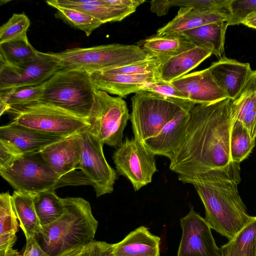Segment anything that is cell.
Listing matches in <instances>:
<instances>
[{"mask_svg":"<svg viewBox=\"0 0 256 256\" xmlns=\"http://www.w3.org/2000/svg\"><path fill=\"white\" fill-rule=\"evenodd\" d=\"M86 246H80L67 250L56 256H82Z\"/></svg>","mask_w":256,"mask_h":256,"instance_id":"cell-45","label":"cell"},{"mask_svg":"<svg viewBox=\"0 0 256 256\" xmlns=\"http://www.w3.org/2000/svg\"><path fill=\"white\" fill-rule=\"evenodd\" d=\"M170 83L196 104H211L228 98L208 68L186 74Z\"/></svg>","mask_w":256,"mask_h":256,"instance_id":"cell-14","label":"cell"},{"mask_svg":"<svg viewBox=\"0 0 256 256\" xmlns=\"http://www.w3.org/2000/svg\"><path fill=\"white\" fill-rule=\"evenodd\" d=\"M80 134L82 156L78 169L91 180L96 197L112 193L117 174L105 158L103 152L104 144L88 128Z\"/></svg>","mask_w":256,"mask_h":256,"instance_id":"cell-11","label":"cell"},{"mask_svg":"<svg viewBox=\"0 0 256 256\" xmlns=\"http://www.w3.org/2000/svg\"><path fill=\"white\" fill-rule=\"evenodd\" d=\"M44 84V93L39 102L87 120L96 90L90 72L79 70L61 69Z\"/></svg>","mask_w":256,"mask_h":256,"instance_id":"cell-6","label":"cell"},{"mask_svg":"<svg viewBox=\"0 0 256 256\" xmlns=\"http://www.w3.org/2000/svg\"><path fill=\"white\" fill-rule=\"evenodd\" d=\"M49 6L56 10V16L89 36L103 24L99 20L78 10L54 4Z\"/></svg>","mask_w":256,"mask_h":256,"instance_id":"cell-34","label":"cell"},{"mask_svg":"<svg viewBox=\"0 0 256 256\" xmlns=\"http://www.w3.org/2000/svg\"><path fill=\"white\" fill-rule=\"evenodd\" d=\"M82 256H84V254H82Z\"/></svg>","mask_w":256,"mask_h":256,"instance_id":"cell-49","label":"cell"},{"mask_svg":"<svg viewBox=\"0 0 256 256\" xmlns=\"http://www.w3.org/2000/svg\"><path fill=\"white\" fill-rule=\"evenodd\" d=\"M205 209L210 228L228 240L254 218L249 215L234 182L193 184Z\"/></svg>","mask_w":256,"mask_h":256,"instance_id":"cell-4","label":"cell"},{"mask_svg":"<svg viewBox=\"0 0 256 256\" xmlns=\"http://www.w3.org/2000/svg\"><path fill=\"white\" fill-rule=\"evenodd\" d=\"M40 53L30 43L26 34L0 43V62L20 64L34 60Z\"/></svg>","mask_w":256,"mask_h":256,"instance_id":"cell-29","label":"cell"},{"mask_svg":"<svg viewBox=\"0 0 256 256\" xmlns=\"http://www.w3.org/2000/svg\"><path fill=\"white\" fill-rule=\"evenodd\" d=\"M208 68L218 84L232 100L240 96L254 72L249 63L225 56L212 62Z\"/></svg>","mask_w":256,"mask_h":256,"instance_id":"cell-16","label":"cell"},{"mask_svg":"<svg viewBox=\"0 0 256 256\" xmlns=\"http://www.w3.org/2000/svg\"><path fill=\"white\" fill-rule=\"evenodd\" d=\"M34 202L42 226L54 222L64 211L62 198H59L53 190L34 194Z\"/></svg>","mask_w":256,"mask_h":256,"instance_id":"cell-32","label":"cell"},{"mask_svg":"<svg viewBox=\"0 0 256 256\" xmlns=\"http://www.w3.org/2000/svg\"><path fill=\"white\" fill-rule=\"evenodd\" d=\"M143 90L154 92L170 99L186 108L191 109L196 104L188 100L180 90L170 82L162 80L150 84Z\"/></svg>","mask_w":256,"mask_h":256,"instance_id":"cell-38","label":"cell"},{"mask_svg":"<svg viewBox=\"0 0 256 256\" xmlns=\"http://www.w3.org/2000/svg\"><path fill=\"white\" fill-rule=\"evenodd\" d=\"M18 218L9 192L0 194V235L15 234L18 230Z\"/></svg>","mask_w":256,"mask_h":256,"instance_id":"cell-36","label":"cell"},{"mask_svg":"<svg viewBox=\"0 0 256 256\" xmlns=\"http://www.w3.org/2000/svg\"><path fill=\"white\" fill-rule=\"evenodd\" d=\"M166 58H168L153 56L141 62L100 72L108 74L138 75L159 74L160 66Z\"/></svg>","mask_w":256,"mask_h":256,"instance_id":"cell-35","label":"cell"},{"mask_svg":"<svg viewBox=\"0 0 256 256\" xmlns=\"http://www.w3.org/2000/svg\"><path fill=\"white\" fill-rule=\"evenodd\" d=\"M180 222L182 234L176 256H222L212 228L192 206Z\"/></svg>","mask_w":256,"mask_h":256,"instance_id":"cell-13","label":"cell"},{"mask_svg":"<svg viewBox=\"0 0 256 256\" xmlns=\"http://www.w3.org/2000/svg\"><path fill=\"white\" fill-rule=\"evenodd\" d=\"M232 0H173V6L192 7L198 11L228 16Z\"/></svg>","mask_w":256,"mask_h":256,"instance_id":"cell-39","label":"cell"},{"mask_svg":"<svg viewBox=\"0 0 256 256\" xmlns=\"http://www.w3.org/2000/svg\"><path fill=\"white\" fill-rule=\"evenodd\" d=\"M61 69L48 52H40L36 58L24 64L0 62V90L43 84Z\"/></svg>","mask_w":256,"mask_h":256,"instance_id":"cell-12","label":"cell"},{"mask_svg":"<svg viewBox=\"0 0 256 256\" xmlns=\"http://www.w3.org/2000/svg\"><path fill=\"white\" fill-rule=\"evenodd\" d=\"M62 215L50 224L42 226V248L50 256L94 241L98 222L90 202L80 197L62 198Z\"/></svg>","mask_w":256,"mask_h":256,"instance_id":"cell-2","label":"cell"},{"mask_svg":"<svg viewBox=\"0 0 256 256\" xmlns=\"http://www.w3.org/2000/svg\"><path fill=\"white\" fill-rule=\"evenodd\" d=\"M234 120L241 122L252 138H256V70L240 96L231 101Z\"/></svg>","mask_w":256,"mask_h":256,"instance_id":"cell-24","label":"cell"},{"mask_svg":"<svg viewBox=\"0 0 256 256\" xmlns=\"http://www.w3.org/2000/svg\"><path fill=\"white\" fill-rule=\"evenodd\" d=\"M96 90L120 98L143 90L150 84L160 80L159 74H108L100 72L90 73Z\"/></svg>","mask_w":256,"mask_h":256,"instance_id":"cell-20","label":"cell"},{"mask_svg":"<svg viewBox=\"0 0 256 256\" xmlns=\"http://www.w3.org/2000/svg\"><path fill=\"white\" fill-rule=\"evenodd\" d=\"M30 24V20L24 13L14 14L0 27V43L26 34Z\"/></svg>","mask_w":256,"mask_h":256,"instance_id":"cell-37","label":"cell"},{"mask_svg":"<svg viewBox=\"0 0 256 256\" xmlns=\"http://www.w3.org/2000/svg\"><path fill=\"white\" fill-rule=\"evenodd\" d=\"M178 179L184 183L207 184L214 183L240 182V164L233 162L221 168L212 169L192 175L178 176Z\"/></svg>","mask_w":256,"mask_h":256,"instance_id":"cell-31","label":"cell"},{"mask_svg":"<svg viewBox=\"0 0 256 256\" xmlns=\"http://www.w3.org/2000/svg\"><path fill=\"white\" fill-rule=\"evenodd\" d=\"M256 144L248 130L238 120H234L230 136L232 161L240 164L251 153Z\"/></svg>","mask_w":256,"mask_h":256,"instance_id":"cell-33","label":"cell"},{"mask_svg":"<svg viewBox=\"0 0 256 256\" xmlns=\"http://www.w3.org/2000/svg\"><path fill=\"white\" fill-rule=\"evenodd\" d=\"M227 16L216 12L198 11L192 7H180L175 17L160 28L156 35L180 34L206 24L226 22Z\"/></svg>","mask_w":256,"mask_h":256,"instance_id":"cell-22","label":"cell"},{"mask_svg":"<svg viewBox=\"0 0 256 256\" xmlns=\"http://www.w3.org/2000/svg\"><path fill=\"white\" fill-rule=\"evenodd\" d=\"M231 101L196 104L190 116L170 169L178 176L192 175L233 163L230 136L234 119Z\"/></svg>","mask_w":256,"mask_h":256,"instance_id":"cell-1","label":"cell"},{"mask_svg":"<svg viewBox=\"0 0 256 256\" xmlns=\"http://www.w3.org/2000/svg\"><path fill=\"white\" fill-rule=\"evenodd\" d=\"M242 24L248 27L256 29V12L248 16Z\"/></svg>","mask_w":256,"mask_h":256,"instance_id":"cell-46","label":"cell"},{"mask_svg":"<svg viewBox=\"0 0 256 256\" xmlns=\"http://www.w3.org/2000/svg\"><path fill=\"white\" fill-rule=\"evenodd\" d=\"M16 240L15 234H6L0 235V251L12 247Z\"/></svg>","mask_w":256,"mask_h":256,"instance_id":"cell-44","label":"cell"},{"mask_svg":"<svg viewBox=\"0 0 256 256\" xmlns=\"http://www.w3.org/2000/svg\"><path fill=\"white\" fill-rule=\"evenodd\" d=\"M131 100L130 120L132 132L134 138L142 144L156 135L182 110H190L158 94L144 90L135 93Z\"/></svg>","mask_w":256,"mask_h":256,"instance_id":"cell-8","label":"cell"},{"mask_svg":"<svg viewBox=\"0 0 256 256\" xmlns=\"http://www.w3.org/2000/svg\"><path fill=\"white\" fill-rule=\"evenodd\" d=\"M220 250L222 256H256V216Z\"/></svg>","mask_w":256,"mask_h":256,"instance_id":"cell-28","label":"cell"},{"mask_svg":"<svg viewBox=\"0 0 256 256\" xmlns=\"http://www.w3.org/2000/svg\"><path fill=\"white\" fill-rule=\"evenodd\" d=\"M160 238L140 226L112 244V256H160Z\"/></svg>","mask_w":256,"mask_h":256,"instance_id":"cell-21","label":"cell"},{"mask_svg":"<svg viewBox=\"0 0 256 256\" xmlns=\"http://www.w3.org/2000/svg\"><path fill=\"white\" fill-rule=\"evenodd\" d=\"M24 154L10 142L0 140V170L8 167Z\"/></svg>","mask_w":256,"mask_h":256,"instance_id":"cell-41","label":"cell"},{"mask_svg":"<svg viewBox=\"0 0 256 256\" xmlns=\"http://www.w3.org/2000/svg\"><path fill=\"white\" fill-rule=\"evenodd\" d=\"M190 110H182L156 135L145 140L143 146L155 156H163L172 160L184 134Z\"/></svg>","mask_w":256,"mask_h":256,"instance_id":"cell-18","label":"cell"},{"mask_svg":"<svg viewBox=\"0 0 256 256\" xmlns=\"http://www.w3.org/2000/svg\"><path fill=\"white\" fill-rule=\"evenodd\" d=\"M26 249L22 256H50L40 246L36 236L26 238Z\"/></svg>","mask_w":256,"mask_h":256,"instance_id":"cell-42","label":"cell"},{"mask_svg":"<svg viewBox=\"0 0 256 256\" xmlns=\"http://www.w3.org/2000/svg\"><path fill=\"white\" fill-rule=\"evenodd\" d=\"M44 83L0 90V115L2 116L10 108H20L38 102L44 93Z\"/></svg>","mask_w":256,"mask_h":256,"instance_id":"cell-30","label":"cell"},{"mask_svg":"<svg viewBox=\"0 0 256 256\" xmlns=\"http://www.w3.org/2000/svg\"><path fill=\"white\" fill-rule=\"evenodd\" d=\"M112 160L117 172L130 182L135 191L150 183L158 171L155 155L134 138H126L114 152Z\"/></svg>","mask_w":256,"mask_h":256,"instance_id":"cell-10","label":"cell"},{"mask_svg":"<svg viewBox=\"0 0 256 256\" xmlns=\"http://www.w3.org/2000/svg\"><path fill=\"white\" fill-rule=\"evenodd\" d=\"M129 120L126 103L122 98L96 90L87 120L90 124L88 130L104 144L118 147L123 142L124 131Z\"/></svg>","mask_w":256,"mask_h":256,"instance_id":"cell-9","label":"cell"},{"mask_svg":"<svg viewBox=\"0 0 256 256\" xmlns=\"http://www.w3.org/2000/svg\"><path fill=\"white\" fill-rule=\"evenodd\" d=\"M80 133L70 136L40 152L44 159L57 174L64 175L78 170L82 156Z\"/></svg>","mask_w":256,"mask_h":256,"instance_id":"cell-17","label":"cell"},{"mask_svg":"<svg viewBox=\"0 0 256 256\" xmlns=\"http://www.w3.org/2000/svg\"><path fill=\"white\" fill-rule=\"evenodd\" d=\"M195 46L184 34L154 35L142 41V48L153 56L170 58Z\"/></svg>","mask_w":256,"mask_h":256,"instance_id":"cell-26","label":"cell"},{"mask_svg":"<svg viewBox=\"0 0 256 256\" xmlns=\"http://www.w3.org/2000/svg\"><path fill=\"white\" fill-rule=\"evenodd\" d=\"M6 113L12 116L11 122L16 124L54 134L70 136L90 127L87 120L39 102L10 108Z\"/></svg>","mask_w":256,"mask_h":256,"instance_id":"cell-7","label":"cell"},{"mask_svg":"<svg viewBox=\"0 0 256 256\" xmlns=\"http://www.w3.org/2000/svg\"><path fill=\"white\" fill-rule=\"evenodd\" d=\"M12 200L20 226L26 238L40 234L42 225L34 208V194L14 190Z\"/></svg>","mask_w":256,"mask_h":256,"instance_id":"cell-27","label":"cell"},{"mask_svg":"<svg viewBox=\"0 0 256 256\" xmlns=\"http://www.w3.org/2000/svg\"><path fill=\"white\" fill-rule=\"evenodd\" d=\"M226 22L210 23L183 32L195 46L210 50L220 57L224 52ZM221 58V57H220Z\"/></svg>","mask_w":256,"mask_h":256,"instance_id":"cell-25","label":"cell"},{"mask_svg":"<svg viewBox=\"0 0 256 256\" xmlns=\"http://www.w3.org/2000/svg\"><path fill=\"white\" fill-rule=\"evenodd\" d=\"M68 136L38 131L12 122L0 127V140L10 142L24 154L40 152Z\"/></svg>","mask_w":256,"mask_h":256,"instance_id":"cell-19","label":"cell"},{"mask_svg":"<svg viewBox=\"0 0 256 256\" xmlns=\"http://www.w3.org/2000/svg\"><path fill=\"white\" fill-rule=\"evenodd\" d=\"M84 256H108L106 255V254L101 252H100L96 250H86L84 254Z\"/></svg>","mask_w":256,"mask_h":256,"instance_id":"cell-48","label":"cell"},{"mask_svg":"<svg viewBox=\"0 0 256 256\" xmlns=\"http://www.w3.org/2000/svg\"><path fill=\"white\" fill-rule=\"evenodd\" d=\"M46 3L78 10L103 24L121 21L136 9L128 0H50Z\"/></svg>","mask_w":256,"mask_h":256,"instance_id":"cell-15","label":"cell"},{"mask_svg":"<svg viewBox=\"0 0 256 256\" xmlns=\"http://www.w3.org/2000/svg\"><path fill=\"white\" fill-rule=\"evenodd\" d=\"M0 256H22L17 250L11 247L7 250L0 251Z\"/></svg>","mask_w":256,"mask_h":256,"instance_id":"cell-47","label":"cell"},{"mask_svg":"<svg viewBox=\"0 0 256 256\" xmlns=\"http://www.w3.org/2000/svg\"><path fill=\"white\" fill-rule=\"evenodd\" d=\"M256 12V0H232L226 23L228 26L238 25Z\"/></svg>","mask_w":256,"mask_h":256,"instance_id":"cell-40","label":"cell"},{"mask_svg":"<svg viewBox=\"0 0 256 256\" xmlns=\"http://www.w3.org/2000/svg\"><path fill=\"white\" fill-rule=\"evenodd\" d=\"M212 54L208 50L194 46L177 55L168 58L160 66V78L164 82H170L186 74Z\"/></svg>","mask_w":256,"mask_h":256,"instance_id":"cell-23","label":"cell"},{"mask_svg":"<svg viewBox=\"0 0 256 256\" xmlns=\"http://www.w3.org/2000/svg\"><path fill=\"white\" fill-rule=\"evenodd\" d=\"M0 174L15 190L30 194L54 191L65 186H92L81 170L57 174L40 152L24 154L8 167L0 170Z\"/></svg>","mask_w":256,"mask_h":256,"instance_id":"cell-3","label":"cell"},{"mask_svg":"<svg viewBox=\"0 0 256 256\" xmlns=\"http://www.w3.org/2000/svg\"><path fill=\"white\" fill-rule=\"evenodd\" d=\"M48 53L62 69L79 70L90 73L129 65L153 56L139 46L118 44Z\"/></svg>","mask_w":256,"mask_h":256,"instance_id":"cell-5","label":"cell"},{"mask_svg":"<svg viewBox=\"0 0 256 256\" xmlns=\"http://www.w3.org/2000/svg\"><path fill=\"white\" fill-rule=\"evenodd\" d=\"M150 4L151 12L160 16L166 15L173 6V0H152Z\"/></svg>","mask_w":256,"mask_h":256,"instance_id":"cell-43","label":"cell"}]
</instances>
